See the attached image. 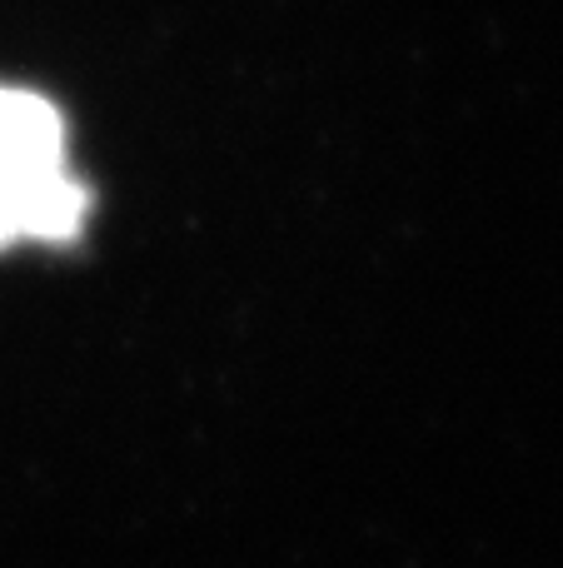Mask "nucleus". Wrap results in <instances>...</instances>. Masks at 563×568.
Listing matches in <instances>:
<instances>
[{
	"instance_id": "nucleus-1",
	"label": "nucleus",
	"mask_w": 563,
	"mask_h": 568,
	"mask_svg": "<svg viewBox=\"0 0 563 568\" xmlns=\"http://www.w3.org/2000/svg\"><path fill=\"white\" fill-rule=\"evenodd\" d=\"M90 190L65 165V120L45 95L0 85V255L16 245H75Z\"/></svg>"
}]
</instances>
